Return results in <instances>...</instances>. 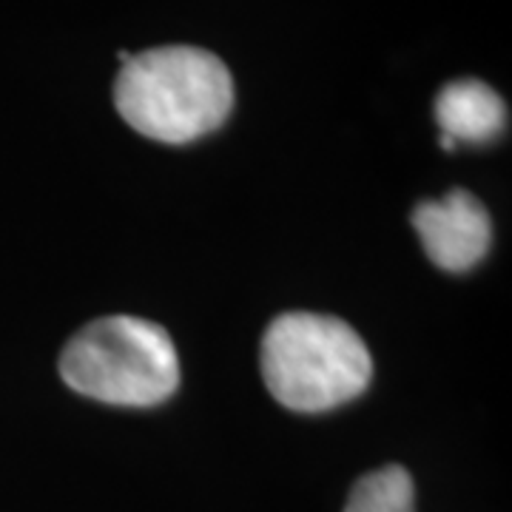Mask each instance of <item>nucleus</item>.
<instances>
[{
  "instance_id": "obj_3",
  "label": "nucleus",
  "mask_w": 512,
  "mask_h": 512,
  "mask_svg": "<svg viewBox=\"0 0 512 512\" xmlns=\"http://www.w3.org/2000/svg\"><path fill=\"white\" fill-rule=\"evenodd\" d=\"M60 376L94 402L154 407L180 387V356L157 322L103 316L69 339L60 353Z\"/></svg>"
},
{
  "instance_id": "obj_6",
  "label": "nucleus",
  "mask_w": 512,
  "mask_h": 512,
  "mask_svg": "<svg viewBox=\"0 0 512 512\" xmlns=\"http://www.w3.org/2000/svg\"><path fill=\"white\" fill-rule=\"evenodd\" d=\"M345 512H416L413 478L399 464L373 470L353 484Z\"/></svg>"
},
{
  "instance_id": "obj_5",
  "label": "nucleus",
  "mask_w": 512,
  "mask_h": 512,
  "mask_svg": "<svg viewBox=\"0 0 512 512\" xmlns=\"http://www.w3.org/2000/svg\"><path fill=\"white\" fill-rule=\"evenodd\" d=\"M433 111L441 137L453 143H490L507 128V106L501 94L473 77L447 83Z\"/></svg>"
},
{
  "instance_id": "obj_4",
  "label": "nucleus",
  "mask_w": 512,
  "mask_h": 512,
  "mask_svg": "<svg viewBox=\"0 0 512 512\" xmlns=\"http://www.w3.org/2000/svg\"><path fill=\"white\" fill-rule=\"evenodd\" d=\"M413 228L430 262L450 274L476 268L493 242L490 214L470 191L461 188L450 191L444 200L419 202L413 211Z\"/></svg>"
},
{
  "instance_id": "obj_2",
  "label": "nucleus",
  "mask_w": 512,
  "mask_h": 512,
  "mask_svg": "<svg viewBox=\"0 0 512 512\" xmlns=\"http://www.w3.org/2000/svg\"><path fill=\"white\" fill-rule=\"evenodd\" d=\"M373 376L365 339L322 313H282L262 336V379L296 413H325L362 396Z\"/></svg>"
},
{
  "instance_id": "obj_1",
  "label": "nucleus",
  "mask_w": 512,
  "mask_h": 512,
  "mask_svg": "<svg viewBox=\"0 0 512 512\" xmlns=\"http://www.w3.org/2000/svg\"><path fill=\"white\" fill-rule=\"evenodd\" d=\"M114 106L137 134L183 146L214 134L234 109V80L220 57L197 46L131 55L114 80Z\"/></svg>"
}]
</instances>
